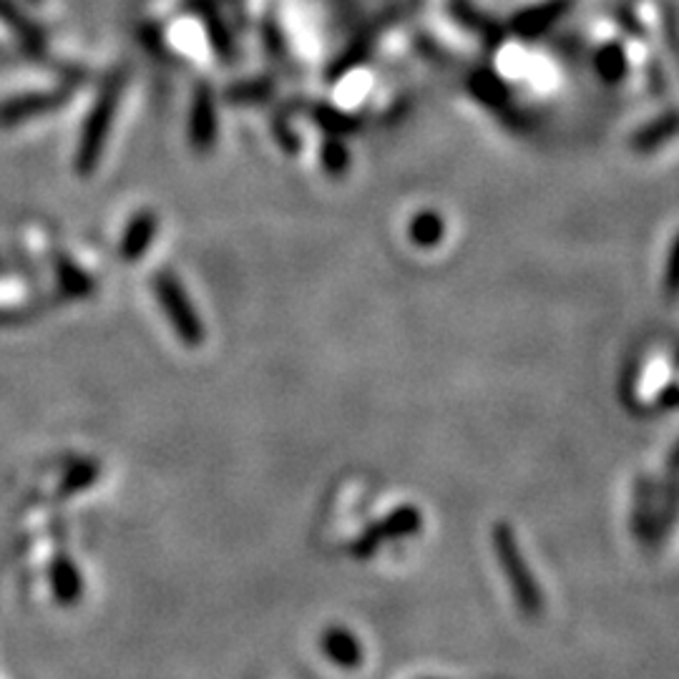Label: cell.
<instances>
[{"instance_id": "cell-1", "label": "cell", "mask_w": 679, "mask_h": 679, "mask_svg": "<svg viewBox=\"0 0 679 679\" xmlns=\"http://www.w3.org/2000/svg\"><path fill=\"white\" fill-rule=\"evenodd\" d=\"M493 546H496V553H499L501 569L509 579L521 611H524L526 617H538L544 611L541 589H538L536 579L532 576V571H528L524 553H521L519 549L516 536H513V532L507 524H499L493 528Z\"/></svg>"}, {"instance_id": "cell-2", "label": "cell", "mask_w": 679, "mask_h": 679, "mask_svg": "<svg viewBox=\"0 0 679 679\" xmlns=\"http://www.w3.org/2000/svg\"><path fill=\"white\" fill-rule=\"evenodd\" d=\"M669 468L677 470V474H679V443H677V449L672 451V455H669Z\"/></svg>"}]
</instances>
